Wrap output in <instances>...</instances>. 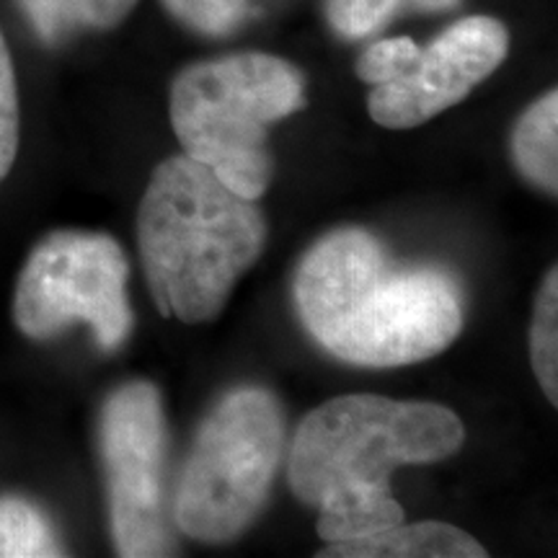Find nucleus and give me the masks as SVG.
<instances>
[{
	"label": "nucleus",
	"instance_id": "14",
	"mask_svg": "<svg viewBox=\"0 0 558 558\" xmlns=\"http://www.w3.org/2000/svg\"><path fill=\"white\" fill-rule=\"evenodd\" d=\"M530 362L546 399L558 407V269L543 277L530 326Z\"/></svg>",
	"mask_w": 558,
	"mask_h": 558
},
{
	"label": "nucleus",
	"instance_id": "7",
	"mask_svg": "<svg viewBox=\"0 0 558 558\" xmlns=\"http://www.w3.org/2000/svg\"><path fill=\"white\" fill-rule=\"evenodd\" d=\"M166 448L169 429L158 388L130 380L111 390L99 414V452L111 541L124 558L177 554L163 512Z\"/></svg>",
	"mask_w": 558,
	"mask_h": 558
},
{
	"label": "nucleus",
	"instance_id": "10",
	"mask_svg": "<svg viewBox=\"0 0 558 558\" xmlns=\"http://www.w3.org/2000/svg\"><path fill=\"white\" fill-rule=\"evenodd\" d=\"M45 45H65L86 32H109L130 16L137 0H19Z\"/></svg>",
	"mask_w": 558,
	"mask_h": 558
},
{
	"label": "nucleus",
	"instance_id": "2",
	"mask_svg": "<svg viewBox=\"0 0 558 558\" xmlns=\"http://www.w3.org/2000/svg\"><path fill=\"white\" fill-rule=\"evenodd\" d=\"M456 411L432 401L339 396L305 414L290 450L292 494L318 509V535L339 543L403 522L390 471L445 460L463 448Z\"/></svg>",
	"mask_w": 558,
	"mask_h": 558
},
{
	"label": "nucleus",
	"instance_id": "6",
	"mask_svg": "<svg viewBox=\"0 0 558 558\" xmlns=\"http://www.w3.org/2000/svg\"><path fill=\"white\" fill-rule=\"evenodd\" d=\"M130 262L120 243L94 230H54L32 248L13 292V320L34 341L83 324L104 352L130 339Z\"/></svg>",
	"mask_w": 558,
	"mask_h": 558
},
{
	"label": "nucleus",
	"instance_id": "9",
	"mask_svg": "<svg viewBox=\"0 0 558 558\" xmlns=\"http://www.w3.org/2000/svg\"><path fill=\"white\" fill-rule=\"evenodd\" d=\"M320 558H484L486 548L448 522H416L360 535L318 550Z\"/></svg>",
	"mask_w": 558,
	"mask_h": 558
},
{
	"label": "nucleus",
	"instance_id": "1",
	"mask_svg": "<svg viewBox=\"0 0 558 558\" xmlns=\"http://www.w3.org/2000/svg\"><path fill=\"white\" fill-rule=\"evenodd\" d=\"M292 298L320 349L349 365L399 367L445 352L463 329V290L448 269L396 264L362 228L305 251Z\"/></svg>",
	"mask_w": 558,
	"mask_h": 558
},
{
	"label": "nucleus",
	"instance_id": "17",
	"mask_svg": "<svg viewBox=\"0 0 558 558\" xmlns=\"http://www.w3.org/2000/svg\"><path fill=\"white\" fill-rule=\"evenodd\" d=\"M422 47L409 37H393V39H380L375 45H369L362 58L357 60V75L360 81L369 83V86H378V83H388L414 65Z\"/></svg>",
	"mask_w": 558,
	"mask_h": 558
},
{
	"label": "nucleus",
	"instance_id": "11",
	"mask_svg": "<svg viewBox=\"0 0 558 558\" xmlns=\"http://www.w3.org/2000/svg\"><path fill=\"white\" fill-rule=\"evenodd\" d=\"M512 156L522 177L548 194H558V94L548 90L530 104L514 124Z\"/></svg>",
	"mask_w": 558,
	"mask_h": 558
},
{
	"label": "nucleus",
	"instance_id": "16",
	"mask_svg": "<svg viewBox=\"0 0 558 558\" xmlns=\"http://www.w3.org/2000/svg\"><path fill=\"white\" fill-rule=\"evenodd\" d=\"M21 111H19V86L13 73V60L0 32V181L9 177L13 160L19 153Z\"/></svg>",
	"mask_w": 558,
	"mask_h": 558
},
{
	"label": "nucleus",
	"instance_id": "13",
	"mask_svg": "<svg viewBox=\"0 0 558 558\" xmlns=\"http://www.w3.org/2000/svg\"><path fill=\"white\" fill-rule=\"evenodd\" d=\"M460 0H326V16L344 39H362L380 32L407 11H450Z\"/></svg>",
	"mask_w": 558,
	"mask_h": 558
},
{
	"label": "nucleus",
	"instance_id": "5",
	"mask_svg": "<svg viewBox=\"0 0 558 558\" xmlns=\"http://www.w3.org/2000/svg\"><path fill=\"white\" fill-rule=\"evenodd\" d=\"M284 448V411L269 388L243 386L215 403L181 465L171 518L199 543H230L259 518Z\"/></svg>",
	"mask_w": 558,
	"mask_h": 558
},
{
	"label": "nucleus",
	"instance_id": "12",
	"mask_svg": "<svg viewBox=\"0 0 558 558\" xmlns=\"http://www.w3.org/2000/svg\"><path fill=\"white\" fill-rule=\"evenodd\" d=\"M58 533L34 501L0 497V558L62 556Z\"/></svg>",
	"mask_w": 558,
	"mask_h": 558
},
{
	"label": "nucleus",
	"instance_id": "15",
	"mask_svg": "<svg viewBox=\"0 0 558 558\" xmlns=\"http://www.w3.org/2000/svg\"><path fill=\"white\" fill-rule=\"evenodd\" d=\"M177 21L205 37H230L259 13V0H163Z\"/></svg>",
	"mask_w": 558,
	"mask_h": 558
},
{
	"label": "nucleus",
	"instance_id": "8",
	"mask_svg": "<svg viewBox=\"0 0 558 558\" xmlns=\"http://www.w3.org/2000/svg\"><path fill=\"white\" fill-rule=\"evenodd\" d=\"M509 32L492 16L460 19L399 78L369 90V117L388 130H411L456 107L507 60Z\"/></svg>",
	"mask_w": 558,
	"mask_h": 558
},
{
	"label": "nucleus",
	"instance_id": "4",
	"mask_svg": "<svg viewBox=\"0 0 558 558\" xmlns=\"http://www.w3.org/2000/svg\"><path fill=\"white\" fill-rule=\"evenodd\" d=\"M303 107V73L264 52L197 62L171 86V128L181 148L248 199H259L275 177L269 128Z\"/></svg>",
	"mask_w": 558,
	"mask_h": 558
},
{
	"label": "nucleus",
	"instance_id": "3",
	"mask_svg": "<svg viewBox=\"0 0 558 558\" xmlns=\"http://www.w3.org/2000/svg\"><path fill=\"white\" fill-rule=\"evenodd\" d=\"M264 241L256 199L241 197L186 153L153 171L137 209V246L160 316L213 320Z\"/></svg>",
	"mask_w": 558,
	"mask_h": 558
}]
</instances>
